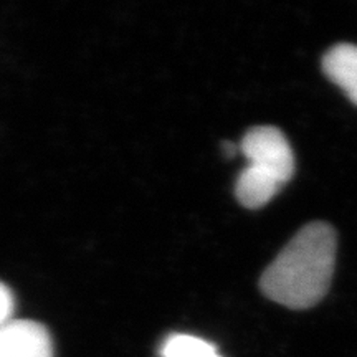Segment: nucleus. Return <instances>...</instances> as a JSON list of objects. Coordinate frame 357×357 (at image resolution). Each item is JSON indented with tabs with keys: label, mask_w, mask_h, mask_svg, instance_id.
Listing matches in <instances>:
<instances>
[{
	"label": "nucleus",
	"mask_w": 357,
	"mask_h": 357,
	"mask_svg": "<svg viewBox=\"0 0 357 357\" xmlns=\"http://www.w3.org/2000/svg\"><path fill=\"white\" fill-rule=\"evenodd\" d=\"M13 311H15V300L8 287L0 283V328L12 319Z\"/></svg>",
	"instance_id": "obj_6"
},
{
	"label": "nucleus",
	"mask_w": 357,
	"mask_h": 357,
	"mask_svg": "<svg viewBox=\"0 0 357 357\" xmlns=\"http://www.w3.org/2000/svg\"><path fill=\"white\" fill-rule=\"evenodd\" d=\"M324 75L357 106V45L339 43L323 58Z\"/></svg>",
	"instance_id": "obj_4"
},
{
	"label": "nucleus",
	"mask_w": 357,
	"mask_h": 357,
	"mask_svg": "<svg viewBox=\"0 0 357 357\" xmlns=\"http://www.w3.org/2000/svg\"><path fill=\"white\" fill-rule=\"evenodd\" d=\"M162 357H222L212 342L192 334L176 333L166 337L160 347Z\"/></svg>",
	"instance_id": "obj_5"
},
{
	"label": "nucleus",
	"mask_w": 357,
	"mask_h": 357,
	"mask_svg": "<svg viewBox=\"0 0 357 357\" xmlns=\"http://www.w3.org/2000/svg\"><path fill=\"white\" fill-rule=\"evenodd\" d=\"M0 357H55L53 339L37 321L12 318L0 328Z\"/></svg>",
	"instance_id": "obj_3"
},
{
	"label": "nucleus",
	"mask_w": 357,
	"mask_h": 357,
	"mask_svg": "<svg viewBox=\"0 0 357 357\" xmlns=\"http://www.w3.org/2000/svg\"><path fill=\"white\" fill-rule=\"evenodd\" d=\"M238 151L248 166L238 176L235 194L247 208H260L283 189L294 174V155L283 132L257 126L245 134Z\"/></svg>",
	"instance_id": "obj_2"
},
{
	"label": "nucleus",
	"mask_w": 357,
	"mask_h": 357,
	"mask_svg": "<svg viewBox=\"0 0 357 357\" xmlns=\"http://www.w3.org/2000/svg\"><path fill=\"white\" fill-rule=\"evenodd\" d=\"M336 250L337 236L329 223H307L263 271V294L291 310L318 305L333 281Z\"/></svg>",
	"instance_id": "obj_1"
}]
</instances>
